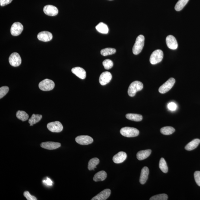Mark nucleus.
<instances>
[{
	"label": "nucleus",
	"instance_id": "1",
	"mask_svg": "<svg viewBox=\"0 0 200 200\" xmlns=\"http://www.w3.org/2000/svg\"><path fill=\"white\" fill-rule=\"evenodd\" d=\"M143 87V84L140 81H133L130 85L128 90V94L131 97H133L135 95L137 92L142 90Z\"/></svg>",
	"mask_w": 200,
	"mask_h": 200
},
{
	"label": "nucleus",
	"instance_id": "2",
	"mask_svg": "<svg viewBox=\"0 0 200 200\" xmlns=\"http://www.w3.org/2000/svg\"><path fill=\"white\" fill-rule=\"evenodd\" d=\"M144 37L143 35H140L137 37L132 51L134 55H137L142 51L144 48Z\"/></svg>",
	"mask_w": 200,
	"mask_h": 200
},
{
	"label": "nucleus",
	"instance_id": "3",
	"mask_svg": "<svg viewBox=\"0 0 200 200\" xmlns=\"http://www.w3.org/2000/svg\"><path fill=\"white\" fill-rule=\"evenodd\" d=\"M120 133L122 136L127 138H131L138 136L140 131L134 127H125L120 129Z\"/></svg>",
	"mask_w": 200,
	"mask_h": 200
},
{
	"label": "nucleus",
	"instance_id": "4",
	"mask_svg": "<svg viewBox=\"0 0 200 200\" xmlns=\"http://www.w3.org/2000/svg\"><path fill=\"white\" fill-rule=\"evenodd\" d=\"M164 57L162 50L157 49L153 52L150 56V62L152 65H155L161 62Z\"/></svg>",
	"mask_w": 200,
	"mask_h": 200
},
{
	"label": "nucleus",
	"instance_id": "5",
	"mask_svg": "<svg viewBox=\"0 0 200 200\" xmlns=\"http://www.w3.org/2000/svg\"><path fill=\"white\" fill-rule=\"evenodd\" d=\"M55 84L53 81L48 79L44 80L39 83V87L40 90L47 91L53 90Z\"/></svg>",
	"mask_w": 200,
	"mask_h": 200
},
{
	"label": "nucleus",
	"instance_id": "6",
	"mask_svg": "<svg viewBox=\"0 0 200 200\" xmlns=\"http://www.w3.org/2000/svg\"><path fill=\"white\" fill-rule=\"evenodd\" d=\"M175 83V79L173 78H170L166 82L160 87L159 89V92L162 94L166 93L171 90Z\"/></svg>",
	"mask_w": 200,
	"mask_h": 200
},
{
	"label": "nucleus",
	"instance_id": "7",
	"mask_svg": "<svg viewBox=\"0 0 200 200\" xmlns=\"http://www.w3.org/2000/svg\"><path fill=\"white\" fill-rule=\"evenodd\" d=\"M47 127L49 131L52 132H60L63 129L62 123L59 121L50 122L48 124Z\"/></svg>",
	"mask_w": 200,
	"mask_h": 200
},
{
	"label": "nucleus",
	"instance_id": "8",
	"mask_svg": "<svg viewBox=\"0 0 200 200\" xmlns=\"http://www.w3.org/2000/svg\"><path fill=\"white\" fill-rule=\"evenodd\" d=\"M9 61L11 66L17 67L21 64L22 59L20 55L18 53L14 52L11 54L9 56Z\"/></svg>",
	"mask_w": 200,
	"mask_h": 200
},
{
	"label": "nucleus",
	"instance_id": "9",
	"mask_svg": "<svg viewBox=\"0 0 200 200\" xmlns=\"http://www.w3.org/2000/svg\"><path fill=\"white\" fill-rule=\"evenodd\" d=\"M23 29V25L20 22H16L11 27L10 32L13 36H18L21 34Z\"/></svg>",
	"mask_w": 200,
	"mask_h": 200
},
{
	"label": "nucleus",
	"instance_id": "10",
	"mask_svg": "<svg viewBox=\"0 0 200 200\" xmlns=\"http://www.w3.org/2000/svg\"><path fill=\"white\" fill-rule=\"evenodd\" d=\"M76 142L81 145H88L92 144L94 141L93 139L87 135H81L75 138Z\"/></svg>",
	"mask_w": 200,
	"mask_h": 200
},
{
	"label": "nucleus",
	"instance_id": "11",
	"mask_svg": "<svg viewBox=\"0 0 200 200\" xmlns=\"http://www.w3.org/2000/svg\"><path fill=\"white\" fill-rule=\"evenodd\" d=\"M112 78V75L110 72H103L100 76L99 83L102 85H105L110 82Z\"/></svg>",
	"mask_w": 200,
	"mask_h": 200
},
{
	"label": "nucleus",
	"instance_id": "12",
	"mask_svg": "<svg viewBox=\"0 0 200 200\" xmlns=\"http://www.w3.org/2000/svg\"><path fill=\"white\" fill-rule=\"evenodd\" d=\"M43 10L44 14L48 16H55L58 14V9L56 7L52 5L45 6Z\"/></svg>",
	"mask_w": 200,
	"mask_h": 200
},
{
	"label": "nucleus",
	"instance_id": "13",
	"mask_svg": "<svg viewBox=\"0 0 200 200\" xmlns=\"http://www.w3.org/2000/svg\"><path fill=\"white\" fill-rule=\"evenodd\" d=\"M166 43L168 48L172 50L177 49L178 44L175 37L171 35H169L166 38Z\"/></svg>",
	"mask_w": 200,
	"mask_h": 200
},
{
	"label": "nucleus",
	"instance_id": "14",
	"mask_svg": "<svg viewBox=\"0 0 200 200\" xmlns=\"http://www.w3.org/2000/svg\"><path fill=\"white\" fill-rule=\"evenodd\" d=\"M111 190L107 189L104 190L91 199V200H106L110 196Z\"/></svg>",
	"mask_w": 200,
	"mask_h": 200
},
{
	"label": "nucleus",
	"instance_id": "15",
	"mask_svg": "<svg viewBox=\"0 0 200 200\" xmlns=\"http://www.w3.org/2000/svg\"><path fill=\"white\" fill-rule=\"evenodd\" d=\"M53 38L52 35L48 31H42L38 33V38L40 41L47 42L51 40Z\"/></svg>",
	"mask_w": 200,
	"mask_h": 200
},
{
	"label": "nucleus",
	"instance_id": "16",
	"mask_svg": "<svg viewBox=\"0 0 200 200\" xmlns=\"http://www.w3.org/2000/svg\"><path fill=\"white\" fill-rule=\"evenodd\" d=\"M41 147L48 150H54L60 147L61 144L58 142H42L40 144Z\"/></svg>",
	"mask_w": 200,
	"mask_h": 200
},
{
	"label": "nucleus",
	"instance_id": "17",
	"mask_svg": "<svg viewBox=\"0 0 200 200\" xmlns=\"http://www.w3.org/2000/svg\"><path fill=\"white\" fill-rule=\"evenodd\" d=\"M127 158V154L125 152H120L113 157V160L115 164L123 162Z\"/></svg>",
	"mask_w": 200,
	"mask_h": 200
},
{
	"label": "nucleus",
	"instance_id": "18",
	"mask_svg": "<svg viewBox=\"0 0 200 200\" xmlns=\"http://www.w3.org/2000/svg\"><path fill=\"white\" fill-rule=\"evenodd\" d=\"M71 71L72 73L81 79H84L86 77V72L82 68L76 67L72 68Z\"/></svg>",
	"mask_w": 200,
	"mask_h": 200
},
{
	"label": "nucleus",
	"instance_id": "19",
	"mask_svg": "<svg viewBox=\"0 0 200 200\" xmlns=\"http://www.w3.org/2000/svg\"><path fill=\"white\" fill-rule=\"evenodd\" d=\"M149 174V169L147 167H144L142 168L141 172L140 181L141 184H144L148 179Z\"/></svg>",
	"mask_w": 200,
	"mask_h": 200
},
{
	"label": "nucleus",
	"instance_id": "20",
	"mask_svg": "<svg viewBox=\"0 0 200 200\" xmlns=\"http://www.w3.org/2000/svg\"><path fill=\"white\" fill-rule=\"evenodd\" d=\"M151 150L148 149L141 151L137 153V158L139 160H143L147 158L151 154Z\"/></svg>",
	"mask_w": 200,
	"mask_h": 200
},
{
	"label": "nucleus",
	"instance_id": "21",
	"mask_svg": "<svg viewBox=\"0 0 200 200\" xmlns=\"http://www.w3.org/2000/svg\"><path fill=\"white\" fill-rule=\"evenodd\" d=\"M200 143L199 139H194L187 144L185 147V149L188 151H192L198 147Z\"/></svg>",
	"mask_w": 200,
	"mask_h": 200
},
{
	"label": "nucleus",
	"instance_id": "22",
	"mask_svg": "<svg viewBox=\"0 0 200 200\" xmlns=\"http://www.w3.org/2000/svg\"><path fill=\"white\" fill-rule=\"evenodd\" d=\"M96 29L98 32L102 34H107L108 33L109 28L103 22L100 23L96 27Z\"/></svg>",
	"mask_w": 200,
	"mask_h": 200
},
{
	"label": "nucleus",
	"instance_id": "23",
	"mask_svg": "<svg viewBox=\"0 0 200 200\" xmlns=\"http://www.w3.org/2000/svg\"><path fill=\"white\" fill-rule=\"evenodd\" d=\"M107 177V173L105 171L98 172L94 176L93 180L94 181H98L105 180Z\"/></svg>",
	"mask_w": 200,
	"mask_h": 200
},
{
	"label": "nucleus",
	"instance_id": "24",
	"mask_svg": "<svg viewBox=\"0 0 200 200\" xmlns=\"http://www.w3.org/2000/svg\"><path fill=\"white\" fill-rule=\"evenodd\" d=\"M127 119L135 122H140L142 120L143 117L141 115L134 114H128L126 115Z\"/></svg>",
	"mask_w": 200,
	"mask_h": 200
},
{
	"label": "nucleus",
	"instance_id": "25",
	"mask_svg": "<svg viewBox=\"0 0 200 200\" xmlns=\"http://www.w3.org/2000/svg\"><path fill=\"white\" fill-rule=\"evenodd\" d=\"M42 116L41 115L33 114L31 117L29 119V123L30 125V126H32L34 124L38 123L40 121L42 118Z\"/></svg>",
	"mask_w": 200,
	"mask_h": 200
},
{
	"label": "nucleus",
	"instance_id": "26",
	"mask_svg": "<svg viewBox=\"0 0 200 200\" xmlns=\"http://www.w3.org/2000/svg\"><path fill=\"white\" fill-rule=\"evenodd\" d=\"M99 160L97 157H94V158L91 159L89 161L88 163V169L90 170H94V168H96V166L99 164Z\"/></svg>",
	"mask_w": 200,
	"mask_h": 200
},
{
	"label": "nucleus",
	"instance_id": "27",
	"mask_svg": "<svg viewBox=\"0 0 200 200\" xmlns=\"http://www.w3.org/2000/svg\"><path fill=\"white\" fill-rule=\"evenodd\" d=\"M16 116L19 119L22 121H25L28 119L29 115L25 111L18 110L16 113Z\"/></svg>",
	"mask_w": 200,
	"mask_h": 200
},
{
	"label": "nucleus",
	"instance_id": "28",
	"mask_svg": "<svg viewBox=\"0 0 200 200\" xmlns=\"http://www.w3.org/2000/svg\"><path fill=\"white\" fill-rule=\"evenodd\" d=\"M175 130L171 127H162L160 130V132L162 134L166 135L172 134L175 132Z\"/></svg>",
	"mask_w": 200,
	"mask_h": 200
},
{
	"label": "nucleus",
	"instance_id": "29",
	"mask_svg": "<svg viewBox=\"0 0 200 200\" xmlns=\"http://www.w3.org/2000/svg\"><path fill=\"white\" fill-rule=\"evenodd\" d=\"M189 0H179L175 5V8L177 11H180L182 10L185 6L188 3Z\"/></svg>",
	"mask_w": 200,
	"mask_h": 200
},
{
	"label": "nucleus",
	"instance_id": "30",
	"mask_svg": "<svg viewBox=\"0 0 200 200\" xmlns=\"http://www.w3.org/2000/svg\"><path fill=\"white\" fill-rule=\"evenodd\" d=\"M159 167L164 173H167L168 170L167 165L165 160L163 157L160 159L159 164Z\"/></svg>",
	"mask_w": 200,
	"mask_h": 200
},
{
	"label": "nucleus",
	"instance_id": "31",
	"mask_svg": "<svg viewBox=\"0 0 200 200\" xmlns=\"http://www.w3.org/2000/svg\"><path fill=\"white\" fill-rule=\"evenodd\" d=\"M116 50L114 48H106L102 49L101 51V53L103 56H106L109 55L114 54L116 53Z\"/></svg>",
	"mask_w": 200,
	"mask_h": 200
},
{
	"label": "nucleus",
	"instance_id": "32",
	"mask_svg": "<svg viewBox=\"0 0 200 200\" xmlns=\"http://www.w3.org/2000/svg\"><path fill=\"white\" fill-rule=\"evenodd\" d=\"M168 199L167 194H160L152 196L150 198V200H167Z\"/></svg>",
	"mask_w": 200,
	"mask_h": 200
},
{
	"label": "nucleus",
	"instance_id": "33",
	"mask_svg": "<svg viewBox=\"0 0 200 200\" xmlns=\"http://www.w3.org/2000/svg\"><path fill=\"white\" fill-rule=\"evenodd\" d=\"M102 64L105 69L107 70L110 69L114 65V63L112 61L109 59H106L104 60Z\"/></svg>",
	"mask_w": 200,
	"mask_h": 200
},
{
	"label": "nucleus",
	"instance_id": "34",
	"mask_svg": "<svg viewBox=\"0 0 200 200\" xmlns=\"http://www.w3.org/2000/svg\"><path fill=\"white\" fill-rule=\"evenodd\" d=\"M9 88L8 86H3L0 88V98H2L8 93Z\"/></svg>",
	"mask_w": 200,
	"mask_h": 200
},
{
	"label": "nucleus",
	"instance_id": "35",
	"mask_svg": "<svg viewBox=\"0 0 200 200\" xmlns=\"http://www.w3.org/2000/svg\"><path fill=\"white\" fill-rule=\"evenodd\" d=\"M194 176L196 183L200 186V171H196L194 172Z\"/></svg>",
	"mask_w": 200,
	"mask_h": 200
},
{
	"label": "nucleus",
	"instance_id": "36",
	"mask_svg": "<svg viewBox=\"0 0 200 200\" xmlns=\"http://www.w3.org/2000/svg\"><path fill=\"white\" fill-rule=\"evenodd\" d=\"M23 195L27 200H37V198L35 196L31 195L28 191L24 192Z\"/></svg>",
	"mask_w": 200,
	"mask_h": 200
},
{
	"label": "nucleus",
	"instance_id": "37",
	"mask_svg": "<svg viewBox=\"0 0 200 200\" xmlns=\"http://www.w3.org/2000/svg\"><path fill=\"white\" fill-rule=\"evenodd\" d=\"M168 107L170 110L174 111L176 110L177 108V105L174 102H170L168 105Z\"/></svg>",
	"mask_w": 200,
	"mask_h": 200
},
{
	"label": "nucleus",
	"instance_id": "38",
	"mask_svg": "<svg viewBox=\"0 0 200 200\" xmlns=\"http://www.w3.org/2000/svg\"><path fill=\"white\" fill-rule=\"evenodd\" d=\"M13 0H0V5L2 6H5L11 3Z\"/></svg>",
	"mask_w": 200,
	"mask_h": 200
},
{
	"label": "nucleus",
	"instance_id": "39",
	"mask_svg": "<svg viewBox=\"0 0 200 200\" xmlns=\"http://www.w3.org/2000/svg\"><path fill=\"white\" fill-rule=\"evenodd\" d=\"M44 184H46L49 186H51L52 185V181L51 180V179L47 177L45 180L43 181Z\"/></svg>",
	"mask_w": 200,
	"mask_h": 200
},
{
	"label": "nucleus",
	"instance_id": "40",
	"mask_svg": "<svg viewBox=\"0 0 200 200\" xmlns=\"http://www.w3.org/2000/svg\"><path fill=\"white\" fill-rule=\"evenodd\" d=\"M110 1H111V0H110Z\"/></svg>",
	"mask_w": 200,
	"mask_h": 200
}]
</instances>
